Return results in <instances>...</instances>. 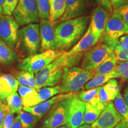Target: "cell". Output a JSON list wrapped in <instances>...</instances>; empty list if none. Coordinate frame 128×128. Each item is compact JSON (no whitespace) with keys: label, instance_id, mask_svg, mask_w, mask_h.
<instances>
[{"label":"cell","instance_id":"obj_1","mask_svg":"<svg viewBox=\"0 0 128 128\" xmlns=\"http://www.w3.org/2000/svg\"><path fill=\"white\" fill-rule=\"evenodd\" d=\"M89 23L86 16L59 23L55 28V50L65 52L71 49L84 36Z\"/></svg>","mask_w":128,"mask_h":128},{"label":"cell","instance_id":"obj_2","mask_svg":"<svg viewBox=\"0 0 128 128\" xmlns=\"http://www.w3.org/2000/svg\"><path fill=\"white\" fill-rule=\"evenodd\" d=\"M96 74L94 71L84 70L81 67L65 68L62 76L61 94L76 92L84 88Z\"/></svg>","mask_w":128,"mask_h":128},{"label":"cell","instance_id":"obj_3","mask_svg":"<svg viewBox=\"0 0 128 128\" xmlns=\"http://www.w3.org/2000/svg\"><path fill=\"white\" fill-rule=\"evenodd\" d=\"M126 34H128V23L122 20L116 10H113L101 40L114 50L119 38Z\"/></svg>","mask_w":128,"mask_h":128},{"label":"cell","instance_id":"obj_4","mask_svg":"<svg viewBox=\"0 0 128 128\" xmlns=\"http://www.w3.org/2000/svg\"><path fill=\"white\" fill-rule=\"evenodd\" d=\"M63 53L56 50H48L40 54L30 55L21 60L18 65V68L34 74H37L54 61Z\"/></svg>","mask_w":128,"mask_h":128},{"label":"cell","instance_id":"obj_5","mask_svg":"<svg viewBox=\"0 0 128 128\" xmlns=\"http://www.w3.org/2000/svg\"><path fill=\"white\" fill-rule=\"evenodd\" d=\"M113 50L108 45L99 42L84 53L81 60V68L94 71L108 56Z\"/></svg>","mask_w":128,"mask_h":128},{"label":"cell","instance_id":"obj_6","mask_svg":"<svg viewBox=\"0 0 128 128\" xmlns=\"http://www.w3.org/2000/svg\"><path fill=\"white\" fill-rule=\"evenodd\" d=\"M12 14L17 24L22 26L40 20L36 0H19Z\"/></svg>","mask_w":128,"mask_h":128},{"label":"cell","instance_id":"obj_7","mask_svg":"<svg viewBox=\"0 0 128 128\" xmlns=\"http://www.w3.org/2000/svg\"><path fill=\"white\" fill-rule=\"evenodd\" d=\"M18 38L26 52L30 55L36 54L40 48L39 24L31 23L26 25L18 31Z\"/></svg>","mask_w":128,"mask_h":128},{"label":"cell","instance_id":"obj_8","mask_svg":"<svg viewBox=\"0 0 128 128\" xmlns=\"http://www.w3.org/2000/svg\"><path fill=\"white\" fill-rule=\"evenodd\" d=\"M68 98L54 105L43 122L40 128H58L66 125L68 120Z\"/></svg>","mask_w":128,"mask_h":128},{"label":"cell","instance_id":"obj_9","mask_svg":"<svg viewBox=\"0 0 128 128\" xmlns=\"http://www.w3.org/2000/svg\"><path fill=\"white\" fill-rule=\"evenodd\" d=\"M18 28L19 25L13 17L0 16V39L12 49L18 44Z\"/></svg>","mask_w":128,"mask_h":128},{"label":"cell","instance_id":"obj_10","mask_svg":"<svg viewBox=\"0 0 128 128\" xmlns=\"http://www.w3.org/2000/svg\"><path fill=\"white\" fill-rule=\"evenodd\" d=\"M85 103L78 98L77 94L68 98L67 125L70 128H77L84 124Z\"/></svg>","mask_w":128,"mask_h":128},{"label":"cell","instance_id":"obj_11","mask_svg":"<svg viewBox=\"0 0 128 128\" xmlns=\"http://www.w3.org/2000/svg\"><path fill=\"white\" fill-rule=\"evenodd\" d=\"M122 117L111 102L102 111L98 118L91 125L92 128H113L120 121Z\"/></svg>","mask_w":128,"mask_h":128},{"label":"cell","instance_id":"obj_12","mask_svg":"<svg viewBox=\"0 0 128 128\" xmlns=\"http://www.w3.org/2000/svg\"><path fill=\"white\" fill-rule=\"evenodd\" d=\"M56 22L46 19L40 21L39 30L40 36L41 51L55 50V28Z\"/></svg>","mask_w":128,"mask_h":128},{"label":"cell","instance_id":"obj_13","mask_svg":"<svg viewBox=\"0 0 128 128\" xmlns=\"http://www.w3.org/2000/svg\"><path fill=\"white\" fill-rule=\"evenodd\" d=\"M111 14L103 8L96 7L92 11L90 17L89 26L92 32L99 39H102L104 32L106 26Z\"/></svg>","mask_w":128,"mask_h":128},{"label":"cell","instance_id":"obj_14","mask_svg":"<svg viewBox=\"0 0 128 128\" xmlns=\"http://www.w3.org/2000/svg\"><path fill=\"white\" fill-rule=\"evenodd\" d=\"M76 94V92L60 94L59 95L54 96L49 100L41 102L34 106L30 107V108H23V109L24 111L29 112L40 119L45 116L48 112L50 111L52 107L57 103L64 99L71 97V96L75 95Z\"/></svg>","mask_w":128,"mask_h":128},{"label":"cell","instance_id":"obj_15","mask_svg":"<svg viewBox=\"0 0 128 128\" xmlns=\"http://www.w3.org/2000/svg\"><path fill=\"white\" fill-rule=\"evenodd\" d=\"M100 39L94 34L90 27L88 26L87 31L81 39L78 42L77 44L65 53L67 55H74L81 53L84 54L86 51L100 42Z\"/></svg>","mask_w":128,"mask_h":128},{"label":"cell","instance_id":"obj_16","mask_svg":"<svg viewBox=\"0 0 128 128\" xmlns=\"http://www.w3.org/2000/svg\"><path fill=\"white\" fill-rule=\"evenodd\" d=\"M65 3V12L61 18L59 19V23L70 19L82 16L86 10L84 0H64Z\"/></svg>","mask_w":128,"mask_h":128},{"label":"cell","instance_id":"obj_17","mask_svg":"<svg viewBox=\"0 0 128 128\" xmlns=\"http://www.w3.org/2000/svg\"><path fill=\"white\" fill-rule=\"evenodd\" d=\"M119 92V87L116 80L111 79L106 84L100 86L99 88V97L100 102L108 106L112 100H114Z\"/></svg>","mask_w":128,"mask_h":128},{"label":"cell","instance_id":"obj_18","mask_svg":"<svg viewBox=\"0 0 128 128\" xmlns=\"http://www.w3.org/2000/svg\"><path fill=\"white\" fill-rule=\"evenodd\" d=\"M18 82L12 74H6L0 76V96L3 101L18 90Z\"/></svg>","mask_w":128,"mask_h":128},{"label":"cell","instance_id":"obj_19","mask_svg":"<svg viewBox=\"0 0 128 128\" xmlns=\"http://www.w3.org/2000/svg\"><path fill=\"white\" fill-rule=\"evenodd\" d=\"M18 93L22 100L23 108H30L40 103L36 89L24 86H20Z\"/></svg>","mask_w":128,"mask_h":128},{"label":"cell","instance_id":"obj_20","mask_svg":"<svg viewBox=\"0 0 128 128\" xmlns=\"http://www.w3.org/2000/svg\"><path fill=\"white\" fill-rule=\"evenodd\" d=\"M85 103L84 124H92L100 116L102 111L107 106L100 103L97 106H93L90 104Z\"/></svg>","mask_w":128,"mask_h":128},{"label":"cell","instance_id":"obj_21","mask_svg":"<svg viewBox=\"0 0 128 128\" xmlns=\"http://www.w3.org/2000/svg\"><path fill=\"white\" fill-rule=\"evenodd\" d=\"M117 78L118 76L115 71L106 74H96L92 79L85 84L84 88L85 90H89L100 87L106 84L110 80L115 79Z\"/></svg>","mask_w":128,"mask_h":128},{"label":"cell","instance_id":"obj_22","mask_svg":"<svg viewBox=\"0 0 128 128\" xmlns=\"http://www.w3.org/2000/svg\"><path fill=\"white\" fill-rule=\"evenodd\" d=\"M49 20L55 22L61 18L65 12L64 0H49Z\"/></svg>","mask_w":128,"mask_h":128},{"label":"cell","instance_id":"obj_23","mask_svg":"<svg viewBox=\"0 0 128 128\" xmlns=\"http://www.w3.org/2000/svg\"><path fill=\"white\" fill-rule=\"evenodd\" d=\"M118 60L115 56L114 52H112L103 60L94 71L96 74H106L114 71Z\"/></svg>","mask_w":128,"mask_h":128},{"label":"cell","instance_id":"obj_24","mask_svg":"<svg viewBox=\"0 0 128 128\" xmlns=\"http://www.w3.org/2000/svg\"><path fill=\"white\" fill-rule=\"evenodd\" d=\"M17 55L12 48L1 40L0 45V63L3 65H12L17 60Z\"/></svg>","mask_w":128,"mask_h":128},{"label":"cell","instance_id":"obj_25","mask_svg":"<svg viewBox=\"0 0 128 128\" xmlns=\"http://www.w3.org/2000/svg\"><path fill=\"white\" fill-rule=\"evenodd\" d=\"M99 88L100 87L82 91L78 94V98L84 103L90 104L93 106H97L101 103L98 94Z\"/></svg>","mask_w":128,"mask_h":128},{"label":"cell","instance_id":"obj_26","mask_svg":"<svg viewBox=\"0 0 128 128\" xmlns=\"http://www.w3.org/2000/svg\"><path fill=\"white\" fill-rule=\"evenodd\" d=\"M14 77L17 79L20 86H28L39 90L35 82L34 74L21 70L20 71L14 72Z\"/></svg>","mask_w":128,"mask_h":128},{"label":"cell","instance_id":"obj_27","mask_svg":"<svg viewBox=\"0 0 128 128\" xmlns=\"http://www.w3.org/2000/svg\"><path fill=\"white\" fill-rule=\"evenodd\" d=\"M5 100L7 110L12 114L19 113L23 109L22 98L17 92L9 96Z\"/></svg>","mask_w":128,"mask_h":128},{"label":"cell","instance_id":"obj_28","mask_svg":"<svg viewBox=\"0 0 128 128\" xmlns=\"http://www.w3.org/2000/svg\"><path fill=\"white\" fill-rule=\"evenodd\" d=\"M39 103L49 100L58 94H61V87L60 84L54 87L41 88L38 91Z\"/></svg>","mask_w":128,"mask_h":128},{"label":"cell","instance_id":"obj_29","mask_svg":"<svg viewBox=\"0 0 128 128\" xmlns=\"http://www.w3.org/2000/svg\"><path fill=\"white\" fill-rule=\"evenodd\" d=\"M113 105L118 113L120 115L122 118L126 122L128 128V108L126 104L124 97H122L120 92L114 98Z\"/></svg>","mask_w":128,"mask_h":128},{"label":"cell","instance_id":"obj_30","mask_svg":"<svg viewBox=\"0 0 128 128\" xmlns=\"http://www.w3.org/2000/svg\"><path fill=\"white\" fill-rule=\"evenodd\" d=\"M18 114L22 128H34L37 122L39 119L29 112L24 110L21 111Z\"/></svg>","mask_w":128,"mask_h":128},{"label":"cell","instance_id":"obj_31","mask_svg":"<svg viewBox=\"0 0 128 128\" xmlns=\"http://www.w3.org/2000/svg\"><path fill=\"white\" fill-rule=\"evenodd\" d=\"M40 20H49V0H36Z\"/></svg>","mask_w":128,"mask_h":128},{"label":"cell","instance_id":"obj_32","mask_svg":"<svg viewBox=\"0 0 128 128\" xmlns=\"http://www.w3.org/2000/svg\"><path fill=\"white\" fill-rule=\"evenodd\" d=\"M114 71L118 76L123 80H128V62L118 60Z\"/></svg>","mask_w":128,"mask_h":128},{"label":"cell","instance_id":"obj_33","mask_svg":"<svg viewBox=\"0 0 128 128\" xmlns=\"http://www.w3.org/2000/svg\"><path fill=\"white\" fill-rule=\"evenodd\" d=\"M19 0H5L3 5L2 14L4 16H12Z\"/></svg>","mask_w":128,"mask_h":128},{"label":"cell","instance_id":"obj_34","mask_svg":"<svg viewBox=\"0 0 128 128\" xmlns=\"http://www.w3.org/2000/svg\"><path fill=\"white\" fill-rule=\"evenodd\" d=\"M114 50H128V34L119 38Z\"/></svg>","mask_w":128,"mask_h":128},{"label":"cell","instance_id":"obj_35","mask_svg":"<svg viewBox=\"0 0 128 128\" xmlns=\"http://www.w3.org/2000/svg\"><path fill=\"white\" fill-rule=\"evenodd\" d=\"M14 120V118L13 114L7 110L3 123V128H12Z\"/></svg>","mask_w":128,"mask_h":128},{"label":"cell","instance_id":"obj_36","mask_svg":"<svg viewBox=\"0 0 128 128\" xmlns=\"http://www.w3.org/2000/svg\"><path fill=\"white\" fill-rule=\"evenodd\" d=\"M116 10L122 20L128 23V4L122 6L118 9H116Z\"/></svg>","mask_w":128,"mask_h":128},{"label":"cell","instance_id":"obj_37","mask_svg":"<svg viewBox=\"0 0 128 128\" xmlns=\"http://www.w3.org/2000/svg\"><path fill=\"white\" fill-rule=\"evenodd\" d=\"M113 52L118 60L128 62V50H114Z\"/></svg>","mask_w":128,"mask_h":128},{"label":"cell","instance_id":"obj_38","mask_svg":"<svg viewBox=\"0 0 128 128\" xmlns=\"http://www.w3.org/2000/svg\"><path fill=\"white\" fill-rule=\"evenodd\" d=\"M7 112V106L5 103V101H1L0 102V128H3V123Z\"/></svg>","mask_w":128,"mask_h":128},{"label":"cell","instance_id":"obj_39","mask_svg":"<svg viewBox=\"0 0 128 128\" xmlns=\"http://www.w3.org/2000/svg\"><path fill=\"white\" fill-rule=\"evenodd\" d=\"M96 1L100 6V7L103 8L109 12L110 14L112 13L113 9L110 0H96Z\"/></svg>","mask_w":128,"mask_h":128},{"label":"cell","instance_id":"obj_40","mask_svg":"<svg viewBox=\"0 0 128 128\" xmlns=\"http://www.w3.org/2000/svg\"><path fill=\"white\" fill-rule=\"evenodd\" d=\"M113 10L118 9L122 6L128 4V0H110Z\"/></svg>","mask_w":128,"mask_h":128},{"label":"cell","instance_id":"obj_41","mask_svg":"<svg viewBox=\"0 0 128 128\" xmlns=\"http://www.w3.org/2000/svg\"><path fill=\"white\" fill-rule=\"evenodd\" d=\"M12 128H22L21 122L20 121V119H19L18 115H17V116L16 117L15 119H14V122L13 124H12Z\"/></svg>","mask_w":128,"mask_h":128},{"label":"cell","instance_id":"obj_42","mask_svg":"<svg viewBox=\"0 0 128 128\" xmlns=\"http://www.w3.org/2000/svg\"><path fill=\"white\" fill-rule=\"evenodd\" d=\"M113 128H128V126L126 122L124 121V120L122 119Z\"/></svg>","mask_w":128,"mask_h":128},{"label":"cell","instance_id":"obj_43","mask_svg":"<svg viewBox=\"0 0 128 128\" xmlns=\"http://www.w3.org/2000/svg\"><path fill=\"white\" fill-rule=\"evenodd\" d=\"M124 102H125L128 108V87H127V88L126 89L125 92H124Z\"/></svg>","mask_w":128,"mask_h":128},{"label":"cell","instance_id":"obj_44","mask_svg":"<svg viewBox=\"0 0 128 128\" xmlns=\"http://www.w3.org/2000/svg\"><path fill=\"white\" fill-rule=\"evenodd\" d=\"M5 0H0V16L2 14L3 5H4Z\"/></svg>","mask_w":128,"mask_h":128},{"label":"cell","instance_id":"obj_45","mask_svg":"<svg viewBox=\"0 0 128 128\" xmlns=\"http://www.w3.org/2000/svg\"><path fill=\"white\" fill-rule=\"evenodd\" d=\"M77 128H91V126H90L89 124H82V125L80 126V127H78Z\"/></svg>","mask_w":128,"mask_h":128},{"label":"cell","instance_id":"obj_46","mask_svg":"<svg viewBox=\"0 0 128 128\" xmlns=\"http://www.w3.org/2000/svg\"><path fill=\"white\" fill-rule=\"evenodd\" d=\"M58 128H70V127H68L67 125H64V126H60V127H59Z\"/></svg>","mask_w":128,"mask_h":128},{"label":"cell","instance_id":"obj_47","mask_svg":"<svg viewBox=\"0 0 128 128\" xmlns=\"http://www.w3.org/2000/svg\"><path fill=\"white\" fill-rule=\"evenodd\" d=\"M0 101H3V100H2V98H1V96H0Z\"/></svg>","mask_w":128,"mask_h":128},{"label":"cell","instance_id":"obj_48","mask_svg":"<svg viewBox=\"0 0 128 128\" xmlns=\"http://www.w3.org/2000/svg\"><path fill=\"white\" fill-rule=\"evenodd\" d=\"M1 40H0V45H1Z\"/></svg>","mask_w":128,"mask_h":128}]
</instances>
